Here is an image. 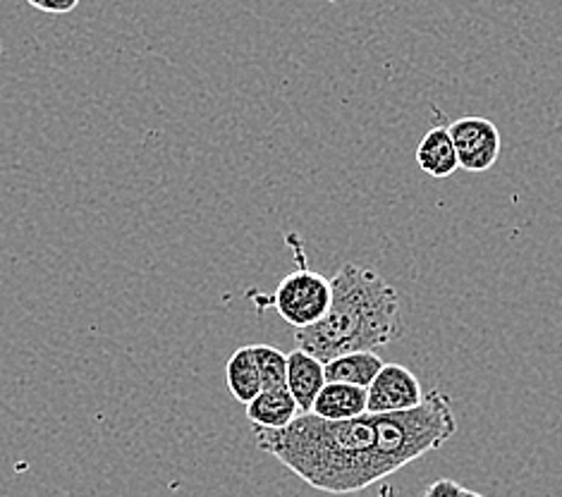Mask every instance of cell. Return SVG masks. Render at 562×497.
Returning <instances> with one entry per match:
<instances>
[{"mask_svg":"<svg viewBox=\"0 0 562 497\" xmlns=\"http://www.w3.org/2000/svg\"><path fill=\"white\" fill-rule=\"evenodd\" d=\"M254 442L288 466L306 486L330 495H352L393 476L376 448L371 416L328 421L306 411L285 428L251 426Z\"/></svg>","mask_w":562,"mask_h":497,"instance_id":"cell-1","label":"cell"},{"mask_svg":"<svg viewBox=\"0 0 562 497\" xmlns=\"http://www.w3.org/2000/svg\"><path fill=\"white\" fill-rule=\"evenodd\" d=\"M333 300L326 316L314 326L294 330L300 349L321 361L359 349H376L403 338L400 297L387 282L367 266L345 263L330 278Z\"/></svg>","mask_w":562,"mask_h":497,"instance_id":"cell-2","label":"cell"},{"mask_svg":"<svg viewBox=\"0 0 562 497\" xmlns=\"http://www.w3.org/2000/svg\"><path fill=\"white\" fill-rule=\"evenodd\" d=\"M369 416L373 431H376V448L393 474L422 460L424 454L443 448L458 433V419H454L450 397L440 389H431L412 409Z\"/></svg>","mask_w":562,"mask_h":497,"instance_id":"cell-3","label":"cell"},{"mask_svg":"<svg viewBox=\"0 0 562 497\" xmlns=\"http://www.w3.org/2000/svg\"><path fill=\"white\" fill-rule=\"evenodd\" d=\"M333 300L330 280L321 273L300 268L280 282L273 294V308L294 330L314 326L326 316Z\"/></svg>","mask_w":562,"mask_h":497,"instance_id":"cell-4","label":"cell"},{"mask_svg":"<svg viewBox=\"0 0 562 497\" xmlns=\"http://www.w3.org/2000/svg\"><path fill=\"white\" fill-rule=\"evenodd\" d=\"M460 168L467 172H486L495 166L503 149L501 129L488 117L464 115L448 127Z\"/></svg>","mask_w":562,"mask_h":497,"instance_id":"cell-5","label":"cell"},{"mask_svg":"<svg viewBox=\"0 0 562 497\" xmlns=\"http://www.w3.org/2000/svg\"><path fill=\"white\" fill-rule=\"evenodd\" d=\"M424 399V389L417 375L403 364H383L376 379L367 387V411L385 414L417 407Z\"/></svg>","mask_w":562,"mask_h":497,"instance_id":"cell-6","label":"cell"},{"mask_svg":"<svg viewBox=\"0 0 562 497\" xmlns=\"http://www.w3.org/2000/svg\"><path fill=\"white\" fill-rule=\"evenodd\" d=\"M326 385V366L318 357L304 352V349H294L288 354V389L297 402L300 414L312 411V405L321 387Z\"/></svg>","mask_w":562,"mask_h":497,"instance_id":"cell-7","label":"cell"},{"mask_svg":"<svg viewBox=\"0 0 562 497\" xmlns=\"http://www.w3.org/2000/svg\"><path fill=\"white\" fill-rule=\"evenodd\" d=\"M312 414L328 421H347V419H357V416H364L369 414L367 387L326 381V385L321 387V393L314 399Z\"/></svg>","mask_w":562,"mask_h":497,"instance_id":"cell-8","label":"cell"},{"mask_svg":"<svg viewBox=\"0 0 562 497\" xmlns=\"http://www.w3.org/2000/svg\"><path fill=\"white\" fill-rule=\"evenodd\" d=\"M414 156H417V166L422 168V172H426L428 178H436V180H446L460 168L458 151H454L448 127L428 129L422 137L417 154Z\"/></svg>","mask_w":562,"mask_h":497,"instance_id":"cell-9","label":"cell"},{"mask_svg":"<svg viewBox=\"0 0 562 497\" xmlns=\"http://www.w3.org/2000/svg\"><path fill=\"white\" fill-rule=\"evenodd\" d=\"M247 407V419L257 428H285L300 414L297 402L290 395L288 387L261 389Z\"/></svg>","mask_w":562,"mask_h":497,"instance_id":"cell-10","label":"cell"},{"mask_svg":"<svg viewBox=\"0 0 562 497\" xmlns=\"http://www.w3.org/2000/svg\"><path fill=\"white\" fill-rule=\"evenodd\" d=\"M385 361L373 352V349H359V352H347L340 357H333L326 361V381L350 383L369 387V383L376 379Z\"/></svg>","mask_w":562,"mask_h":497,"instance_id":"cell-11","label":"cell"},{"mask_svg":"<svg viewBox=\"0 0 562 497\" xmlns=\"http://www.w3.org/2000/svg\"><path fill=\"white\" fill-rule=\"evenodd\" d=\"M225 383L227 389H231V395L237 402H243V405H249V402L261 393V373L251 344L239 347L237 352L227 359Z\"/></svg>","mask_w":562,"mask_h":497,"instance_id":"cell-12","label":"cell"},{"mask_svg":"<svg viewBox=\"0 0 562 497\" xmlns=\"http://www.w3.org/2000/svg\"><path fill=\"white\" fill-rule=\"evenodd\" d=\"M261 373V389L288 387V354L271 344H251Z\"/></svg>","mask_w":562,"mask_h":497,"instance_id":"cell-13","label":"cell"},{"mask_svg":"<svg viewBox=\"0 0 562 497\" xmlns=\"http://www.w3.org/2000/svg\"><path fill=\"white\" fill-rule=\"evenodd\" d=\"M26 3L38 12H48V15H68L79 5V0H26Z\"/></svg>","mask_w":562,"mask_h":497,"instance_id":"cell-14","label":"cell"},{"mask_svg":"<svg viewBox=\"0 0 562 497\" xmlns=\"http://www.w3.org/2000/svg\"><path fill=\"white\" fill-rule=\"evenodd\" d=\"M462 490H464V486H460L458 481L438 478L436 483H431V486L426 488L424 497H460Z\"/></svg>","mask_w":562,"mask_h":497,"instance_id":"cell-15","label":"cell"},{"mask_svg":"<svg viewBox=\"0 0 562 497\" xmlns=\"http://www.w3.org/2000/svg\"><path fill=\"white\" fill-rule=\"evenodd\" d=\"M460 497H484V495H481V493H474V490H462V495Z\"/></svg>","mask_w":562,"mask_h":497,"instance_id":"cell-16","label":"cell"}]
</instances>
